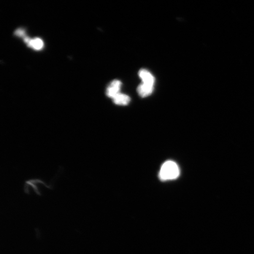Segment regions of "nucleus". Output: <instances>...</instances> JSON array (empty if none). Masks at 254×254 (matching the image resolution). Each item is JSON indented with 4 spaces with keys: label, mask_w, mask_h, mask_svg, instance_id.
Returning <instances> with one entry per match:
<instances>
[{
    "label": "nucleus",
    "mask_w": 254,
    "mask_h": 254,
    "mask_svg": "<svg viewBox=\"0 0 254 254\" xmlns=\"http://www.w3.org/2000/svg\"><path fill=\"white\" fill-rule=\"evenodd\" d=\"M139 77L142 81V83L149 85H154L155 82V78L151 73L146 69H141L139 72Z\"/></svg>",
    "instance_id": "obj_3"
},
{
    "label": "nucleus",
    "mask_w": 254,
    "mask_h": 254,
    "mask_svg": "<svg viewBox=\"0 0 254 254\" xmlns=\"http://www.w3.org/2000/svg\"><path fill=\"white\" fill-rule=\"evenodd\" d=\"M122 85V82L117 80V79L111 82L107 89L106 94L107 96L112 98V99L115 98L117 95L120 93Z\"/></svg>",
    "instance_id": "obj_2"
},
{
    "label": "nucleus",
    "mask_w": 254,
    "mask_h": 254,
    "mask_svg": "<svg viewBox=\"0 0 254 254\" xmlns=\"http://www.w3.org/2000/svg\"><path fill=\"white\" fill-rule=\"evenodd\" d=\"M15 35L17 37L24 38V39L26 37L25 36V31L23 29H21V28L15 31Z\"/></svg>",
    "instance_id": "obj_7"
},
{
    "label": "nucleus",
    "mask_w": 254,
    "mask_h": 254,
    "mask_svg": "<svg viewBox=\"0 0 254 254\" xmlns=\"http://www.w3.org/2000/svg\"><path fill=\"white\" fill-rule=\"evenodd\" d=\"M180 176V169L178 165L174 161L166 162L161 167L159 177L164 182L177 179Z\"/></svg>",
    "instance_id": "obj_1"
},
{
    "label": "nucleus",
    "mask_w": 254,
    "mask_h": 254,
    "mask_svg": "<svg viewBox=\"0 0 254 254\" xmlns=\"http://www.w3.org/2000/svg\"><path fill=\"white\" fill-rule=\"evenodd\" d=\"M130 98L128 95L120 93L113 98L114 103L119 106H127L130 102Z\"/></svg>",
    "instance_id": "obj_5"
},
{
    "label": "nucleus",
    "mask_w": 254,
    "mask_h": 254,
    "mask_svg": "<svg viewBox=\"0 0 254 254\" xmlns=\"http://www.w3.org/2000/svg\"><path fill=\"white\" fill-rule=\"evenodd\" d=\"M154 90V85L142 83L137 88L138 93L141 97H147L152 94Z\"/></svg>",
    "instance_id": "obj_4"
},
{
    "label": "nucleus",
    "mask_w": 254,
    "mask_h": 254,
    "mask_svg": "<svg viewBox=\"0 0 254 254\" xmlns=\"http://www.w3.org/2000/svg\"><path fill=\"white\" fill-rule=\"evenodd\" d=\"M27 46L35 50H41L44 47L43 41L39 38L30 39L27 43Z\"/></svg>",
    "instance_id": "obj_6"
}]
</instances>
